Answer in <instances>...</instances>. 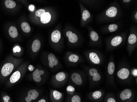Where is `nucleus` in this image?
I'll use <instances>...</instances> for the list:
<instances>
[{"label": "nucleus", "instance_id": "obj_1", "mask_svg": "<svg viewBox=\"0 0 137 102\" xmlns=\"http://www.w3.org/2000/svg\"><path fill=\"white\" fill-rule=\"evenodd\" d=\"M119 96L121 102H130L133 98V94L131 89H126L120 92Z\"/></svg>", "mask_w": 137, "mask_h": 102}, {"label": "nucleus", "instance_id": "obj_2", "mask_svg": "<svg viewBox=\"0 0 137 102\" xmlns=\"http://www.w3.org/2000/svg\"><path fill=\"white\" fill-rule=\"evenodd\" d=\"M14 66L11 63H7L3 65L1 69V74L3 76H7L11 73Z\"/></svg>", "mask_w": 137, "mask_h": 102}, {"label": "nucleus", "instance_id": "obj_3", "mask_svg": "<svg viewBox=\"0 0 137 102\" xmlns=\"http://www.w3.org/2000/svg\"><path fill=\"white\" fill-rule=\"evenodd\" d=\"M130 74V70L128 68H122L117 73V77L121 80H126L129 77Z\"/></svg>", "mask_w": 137, "mask_h": 102}, {"label": "nucleus", "instance_id": "obj_4", "mask_svg": "<svg viewBox=\"0 0 137 102\" xmlns=\"http://www.w3.org/2000/svg\"><path fill=\"white\" fill-rule=\"evenodd\" d=\"M88 73L90 76L92 77V80L94 82H99L101 78L100 74L95 68H92L89 69Z\"/></svg>", "mask_w": 137, "mask_h": 102}, {"label": "nucleus", "instance_id": "obj_5", "mask_svg": "<svg viewBox=\"0 0 137 102\" xmlns=\"http://www.w3.org/2000/svg\"><path fill=\"white\" fill-rule=\"evenodd\" d=\"M103 92L101 90H97L94 92H92L91 94L89 96L90 100L94 101L99 102L102 100L103 96Z\"/></svg>", "mask_w": 137, "mask_h": 102}, {"label": "nucleus", "instance_id": "obj_6", "mask_svg": "<svg viewBox=\"0 0 137 102\" xmlns=\"http://www.w3.org/2000/svg\"><path fill=\"white\" fill-rule=\"evenodd\" d=\"M39 94L35 89L30 90L28 93V96L25 98L26 102H31L32 100H35L38 97Z\"/></svg>", "mask_w": 137, "mask_h": 102}, {"label": "nucleus", "instance_id": "obj_7", "mask_svg": "<svg viewBox=\"0 0 137 102\" xmlns=\"http://www.w3.org/2000/svg\"><path fill=\"white\" fill-rule=\"evenodd\" d=\"M48 65L50 68H53L55 66H56L58 63V60L56 58L54 54L50 53L48 57Z\"/></svg>", "mask_w": 137, "mask_h": 102}, {"label": "nucleus", "instance_id": "obj_8", "mask_svg": "<svg viewBox=\"0 0 137 102\" xmlns=\"http://www.w3.org/2000/svg\"><path fill=\"white\" fill-rule=\"evenodd\" d=\"M72 80L75 84L77 85H81L83 83V79L82 78L81 76L79 73H73L71 76Z\"/></svg>", "mask_w": 137, "mask_h": 102}, {"label": "nucleus", "instance_id": "obj_9", "mask_svg": "<svg viewBox=\"0 0 137 102\" xmlns=\"http://www.w3.org/2000/svg\"><path fill=\"white\" fill-rule=\"evenodd\" d=\"M89 58L92 63L95 65H99L101 63V60L98 55L95 52H90L89 54Z\"/></svg>", "mask_w": 137, "mask_h": 102}, {"label": "nucleus", "instance_id": "obj_10", "mask_svg": "<svg viewBox=\"0 0 137 102\" xmlns=\"http://www.w3.org/2000/svg\"><path fill=\"white\" fill-rule=\"evenodd\" d=\"M44 73L45 72L43 70H39V69H36L32 74L34 80L36 82H40L41 80V75L44 74Z\"/></svg>", "mask_w": 137, "mask_h": 102}, {"label": "nucleus", "instance_id": "obj_11", "mask_svg": "<svg viewBox=\"0 0 137 102\" xmlns=\"http://www.w3.org/2000/svg\"><path fill=\"white\" fill-rule=\"evenodd\" d=\"M117 9L115 7H111L106 11V14L108 17L113 18L116 16L117 13Z\"/></svg>", "mask_w": 137, "mask_h": 102}, {"label": "nucleus", "instance_id": "obj_12", "mask_svg": "<svg viewBox=\"0 0 137 102\" xmlns=\"http://www.w3.org/2000/svg\"><path fill=\"white\" fill-rule=\"evenodd\" d=\"M61 38V32L58 30H55L52 33L51 39L53 42L54 43H57L59 42Z\"/></svg>", "mask_w": 137, "mask_h": 102}, {"label": "nucleus", "instance_id": "obj_13", "mask_svg": "<svg viewBox=\"0 0 137 102\" xmlns=\"http://www.w3.org/2000/svg\"><path fill=\"white\" fill-rule=\"evenodd\" d=\"M66 35L68 37V40L71 43H75L78 41V37L77 35L75 33H73L72 31L67 32Z\"/></svg>", "mask_w": 137, "mask_h": 102}, {"label": "nucleus", "instance_id": "obj_14", "mask_svg": "<svg viewBox=\"0 0 137 102\" xmlns=\"http://www.w3.org/2000/svg\"><path fill=\"white\" fill-rule=\"evenodd\" d=\"M41 21L43 24H47L50 21L52 18L51 14L49 12H46L44 13L41 16Z\"/></svg>", "mask_w": 137, "mask_h": 102}, {"label": "nucleus", "instance_id": "obj_15", "mask_svg": "<svg viewBox=\"0 0 137 102\" xmlns=\"http://www.w3.org/2000/svg\"><path fill=\"white\" fill-rule=\"evenodd\" d=\"M21 73L18 71H16L13 73L10 77V81L11 83H15L19 80L20 78Z\"/></svg>", "mask_w": 137, "mask_h": 102}, {"label": "nucleus", "instance_id": "obj_16", "mask_svg": "<svg viewBox=\"0 0 137 102\" xmlns=\"http://www.w3.org/2000/svg\"><path fill=\"white\" fill-rule=\"evenodd\" d=\"M41 47L40 41L38 39L34 40L32 45V49L34 52H37L39 50Z\"/></svg>", "mask_w": 137, "mask_h": 102}, {"label": "nucleus", "instance_id": "obj_17", "mask_svg": "<svg viewBox=\"0 0 137 102\" xmlns=\"http://www.w3.org/2000/svg\"><path fill=\"white\" fill-rule=\"evenodd\" d=\"M122 41V37L121 36H116L113 38L111 41V44L113 47L118 46L121 44Z\"/></svg>", "mask_w": 137, "mask_h": 102}, {"label": "nucleus", "instance_id": "obj_18", "mask_svg": "<svg viewBox=\"0 0 137 102\" xmlns=\"http://www.w3.org/2000/svg\"><path fill=\"white\" fill-rule=\"evenodd\" d=\"M115 69V66L114 62H109L108 65V73L109 76H113L114 74Z\"/></svg>", "mask_w": 137, "mask_h": 102}, {"label": "nucleus", "instance_id": "obj_19", "mask_svg": "<svg viewBox=\"0 0 137 102\" xmlns=\"http://www.w3.org/2000/svg\"><path fill=\"white\" fill-rule=\"evenodd\" d=\"M9 33L10 36L12 38H15L16 37H17L18 35L16 28L14 26H11L10 27Z\"/></svg>", "mask_w": 137, "mask_h": 102}, {"label": "nucleus", "instance_id": "obj_20", "mask_svg": "<svg viewBox=\"0 0 137 102\" xmlns=\"http://www.w3.org/2000/svg\"><path fill=\"white\" fill-rule=\"evenodd\" d=\"M63 94L57 90H54L52 92L53 98L55 100H59L61 99Z\"/></svg>", "mask_w": 137, "mask_h": 102}, {"label": "nucleus", "instance_id": "obj_21", "mask_svg": "<svg viewBox=\"0 0 137 102\" xmlns=\"http://www.w3.org/2000/svg\"><path fill=\"white\" fill-rule=\"evenodd\" d=\"M21 28L23 31L25 33H29L31 30L30 26L27 22H24L22 23Z\"/></svg>", "mask_w": 137, "mask_h": 102}, {"label": "nucleus", "instance_id": "obj_22", "mask_svg": "<svg viewBox=\"0 0 137 102\" xmlns=\"http://www.w3.org/2000/svg\"><path fill=\"white\" fill-rule=\"evenodd\" d=\"M66 74L63 72H59L56 76V79L58 82H62L66 78Z\"/></svg>", "mask_w": 137, "mask_h": 102}, {"label": "nucleus", "instance_id": "obj_23", "mask_svg": "<svg viewBox=\"0 0 137 102\" xmlns=\"http://www.w3.org/2000/svg\"><path fill=\"white\" fill-rule=\"evenodd\" d=\"M5 4L6 7L10 9L14 8L16 5V3L12 0H6L5 2Z\"/></svg>", "mask_w": 137, "mask_h": 102}, {"label": "nucleus", "instance_id": "obj_24", "mask_svg": "<svg viewBox=\"0 0 137 102\" xmlns=\"http://www.w3.org/2000/svg\"><path fill=\"white\" fill-rule=\"evenodd\" d=\"M68 59L70 62L73 63H76L79 60V57L78 56V55H76V54H71L68 57Z\"/></svg>", "mask_w": 137, "mask_h": 102}, {"label": "nucleus", "instance_id": "obj_25", "mask_svg": "<svg viewBox=\"0 0 137 102\" xmlns=\"http://www.w3.org/2000/svg\"><path fill=\"white\" fill-rule=\"evenodd\" d=\"M137 36L135 34H131L128 38V43L130 44H133L137 42Z\"/></svg>", "mask_w": 137, "mask_h": 102}, {"label": "nucleus", "instance_id": "obj_26", "mask_svg": "<svg viewBox=\"0 0 137 102\" xmlns=\"http://www.w3.org/2000/svg\"><path fill=\"white\" fill-rule=\"evenodd\" d=\"M90 17V14L88 10H85L83 12L82 14V19L83 21H87Z\"/></svg>", "mask_w": 137, "mask_h": 102}, {"label": "nucleus", "instance_id": "obj_27", "mask_svg": "<svg viewBox=\"0 0 137 102\" xmlns=\"http://www.w3.org/2000/svg\"><path fill=\"white\" fill-rule=\"evenodd\" d=\"M90 38L93 41H97L99 39V35L96 32L92 31L90 33Z\"/></svg>", "mask_w": 137, "mask_h": 102}, {"label": "nucleus", "instance_id": "obj_28", "mask_svg": "<svg viewBox=\"0 0 137 102\" xmlns=\"http://www.w3.org/2000/svg\"><path fill=\"white\" fill-rule=\"evenodd\" d=\"M118 26L116 24H110L108 26V29L109 32H114L118 29Z\"/></svg>", "mask_w": 137, "mask_h": 102}, {"label": "nucleus", "instance_id": "obj_29", "mask_svg": "<svg viewBox=\"0 0 137 102\" xmlns=\"http://www.w3.org/2000/svg\"><path fill=\"white\" fill-rule=\"evenodd\" d=\"M71 102H81V98L79 95H74L71 98Z\"/></svg>", "mask_w": 137, "mask_h": 102}, {"label": "nucleus", "instance_id": "obj_30", "mask_svg": "<svg viewBox=\"0 0 137 102\" xmlns=\"http://www.w3.org/2000/svg\"><path fill=\"white\" fill-rule=\"evenodd\" d=\"M104 102H117V101L114 97L112 96H109L106 98Z\"/></svg>", "mask_w": 137, "mask_h": 102}, {"label": "nucleus", "instance_id": "obj_31", "mask_svg": "<svg viewBox=\"0 0 137 102\" xmlns=\"http://www.w3.org/2000/svg\"><path fill=\"white\" fill-rule=\"evenodd\" d=\"M45 10L44 9H39L35 12V15L37 17H40L43 15L44 13H45Z\"/></svg>", "mask_w": 137, "mask_h": 102}, {"label": "nucleus", "instance_id": "obj_32", "mask_svg": "<svg viewBox=\"0 0 137 102\" xmlns=\"http://www.w3.org/2000/svg\"><path fill=\"white\" fill-rule=\"evenodd\" d=\"M67 91L70 93H73L75 91V89L72 86H68L67 88Z\"/></svg>", "mask_w": 137, "mask_h": 102}, {"label": "nucleus", "instance_id": "obj_33", "mask_svg": "<svg viewBox=\"0 0 137 102\" xmlns=\"http://www.w3.org/2000/svg\"><path fill=\"white\" fill-rule=\"evenodd\" d=\"M21 49L20 47L19 46H16L13 48V52L14 53H16V52H20Z\"/></svg>", "mask_w": 137, "mask_h": 102}, {"label": "nucleus", "instance_id": "obj_34", "mask_svg": "<svg viewBox=\"0 0 137 102\" xmlns=\"http://www.w3.org/2000/svg\"><path fill=\"white\" fill-rule=\"evenodd\" d=\"M3 100H4V102H9V100H10V97L8 96H5L3 97Z\"/></svg>", "mask_w": 137, "mask_h": 102}, {"label": "nucleus", "instance_id": "obj_35", "mask_svg": "<svg viewBox=\"0 0 137 102\" xmlns=\"http://www.w3.org/2000/svg\"><path fill=\"white\" fill-rule=\"evenodd\" d=\"M132 74L134 77H137V69H134L132 71Z\"/></svg>", "mask_w": 137, "mask_h": 102}, {"label": "nucleus", "instance_id": "obj_36", "mask_svg": "<svg viewBox=\"0 0 137 102\" xmlns=\"http://www.w3.org/2000/svg\"><path fill=\"white\" fill-rule=\"evenodd\" d=\"M28 68V70H29V71L30 72L33 71L35 69L34 66L33 65H29Z\"/></svg>", "mask_w": 137, "mask_h": 102}, {"label": "nucleus", "instance_id": "obj_37", "mask_svg": "<svg viewBox=\"0 0 137 102\" xmlns=\"http://www.w3.org/2000/svg\"><path fill=\"white\" fill-rule=\"evenodd\" d=\"M29 8L30 11H33L35 9V6L32 5H30Z\"/></svg>", "mask_w": 137, "mask_h": 102}, {"label": "nucleus", "instance_id": "obj_38", "mask_svg": "<svg viewBox=\"0 0 137 102\" xmlns=\"http://www.w3.org/2000/svg\"><path fill=\"white\" fill-rule=\"evenodd\" d=\"M38 102H46V100L45 99H40V100H39Z\"/></svg>", "mask_w": 137, "mask_h": 102}, {"label": "nucleus", "instance_id": "obj_39", "mask_svg": "<svg viewBox=\"0 0 137 102\" xmlns=\"http://www.w3.org/2000/svg\"><path fill=\"white\" fill-rule=\"evenodd\" d=\"M123 1L124 3H129L130 1H131V0H124Z\"/></svg>", "mask_w": 137, "mask_h": 102}, {"label": "nucleus", "instance_id": "obj_40", "mask_svg": "<svg viewBox=\"0 0 137 102\" xmlns=\"http://www.w3.org/2000/svg\"><path fill=\"white\" fill-rule=\"evenodd\" d=\"M135 18H136V19H137V12H136V14L135 15Z\"/></svg>", "mask_w": 137, "mask_h": 102}]
</instances>
